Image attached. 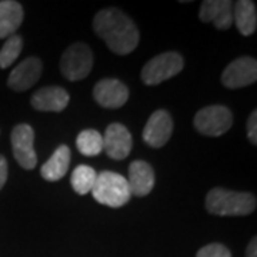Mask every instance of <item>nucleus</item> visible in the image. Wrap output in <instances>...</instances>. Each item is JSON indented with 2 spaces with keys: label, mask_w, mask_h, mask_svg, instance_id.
<instances>
[{
  "label": "nucleus",
  "mask_w": 257,
  "mask_h": 257,
  "mask_svg": "<svg viewBox=\"0 0 257 257\" xmlns=\"http://www.w3.org/2000/svg\"><path fill=\"white\" fill-rule=\"evenodd\" d=\"M70 165V149L62 145L56 149L53 155L40 169V175L47 182H57L63 179Z\"/></svg>",
  "instance_id": "f3484780"
},
{
  "label": "nucleus",
  "mask_w": 257,
  "mask_h": 257,
  "mask_svg": "<svg viewBox=\"0 0 257 257\" xmlns=\"http://www.w3.org/2000/svg\"><path fill=\"white\" fill-rule=\"evenodd\" d=\"M23 6L16 0L0 2V39L16 35V30L23 23Z\"/></svg>",
  "instance_id": "dca6fc26"
},
{
  "label": "nucleus",
  "mask_w": 257,
  "mask_h": 257,
  "mask_svg": "<svg viewBox=\"0 0 257 257\" xmlns=\"http://www.w3.org/2000/svg\"><path fill=\"white\" fill-rule=\"evenodd\" d=\"M173 133V119L167 110H156L147 120L143 128V140L150 147L160 149L170 140Z\"/></svg>",
  "instance_id": "1a4fd4ad"
},
{
  "label": "nucleus",
  "mask_w": 257,
  "mask_h": 257,
  "mask_svg": "<svg viewBox=\"0 0 257 257\" xmlns=\"http://www.w3.org/2000/svg\"><path fill=\"white\" fill-rule=\"evenodd\" d=\"M206 210L214 216H247L256 210V196L214 187L206 196Z\"/></svg>",
  "instance_id": "f03ea898"
},
{
  "label": "nucleus",
  "mask_w": 257,
  "mask_h": 257,
  "mask_svg": "<svg viewBox=\"0 0 257 257\" xmlns=\"http://www.w3.org/2000/svg\"><path fill=\"white\" fill-rule=\"evenodd\" d=\"M247 138L253 146L257 145V111L254 110L247 120Z\"/></svg>",
  "instance_id": "5701e85b"
},
{
  "label": "nucleus",
  "mask_w": 257,
  "mask_h": 257,
  "mask_svg": "<svg viewBox=\"0 0 257 257\" xmlns=\"http://www.w3.org/2000/svg\"><path fill=\"white\" fill-rule=\"evenodd\" d=\"M257 80V62L254 57L243 56L233 60L221 73V83L227 89L246 87Z\"/></svg>",
  "instance_id": "6e6552de"
},
{
  "label": "nucleus",
  "mask_w": 257,
  "mask_h": 257,
  "mask_svg": "<svg viewBox=\"0 0 257 257\" xmlns=\"http://www.w3.org/2000/svg\"><path fill=\"white\" fill-rule=\"evenodd\" d=\"M96 177H97V173L94 169L87 165H80L73 170L70 183L77 194H87L89 192H92Z\"/></svg>",
  "instance_id": "aec40b11"
},
{
  "label": "nucleus",
  "mask_w": 257,
  "mask_h": 257,
  "mask_svg": "<svg viewBox=\"0 0 257 257\" xmlns=\"http://www.w3.org/2000/svg\"><path fill=\"white\" fill-rule=\"evenodd\" d=\"M183 67L184 60L182 55L177 52H165L145 64L142 70V80L147 86H156L175 77L183 70Z\"/></svg>",
  "instance_id": "20e7f679"
},
{
  "label": "nucleus",
  "mask_w": 257,
  "mask_h": 257,
  "mask_svg": "<svg viewBox=\"0 0 257 257\" xmlns=\"http://www.w3.org/2000/svg\"><path fill=\"white\" fill-rule=\"evenodd\" d=\"M23 49V39L19 35L8 37L6 43L0 49V69H8L16 62Z\"/></svg>",
  "instance_id": "412c9836"
},
{
  "label": "nucleus",
  "mask_w": 257,
  "mask_h": 257,
  "mask_svg": "<svg viewBox=\"0 0 257 257\" xmlns=\"http://www.w3.org/2000/svg\"><path fill=\"white\" fill-rule=\"evenodd\" d=\"M233 22L243 36H251L257 28V12L254 2L239 0L233 5Z\"/></svg>",
  "instance_id": "a211bd4d"
},
{
  "label": "nucleus",
  "mask_w": 257,
  "mask_h": 257,
  "mask_svg": "<svg viewBox=\"0 0 257 257\" xmlns=\"http://www.w3.org/2000/svg\"><path fill=\"white\" fill-rule=\"evenodd\" d=\"M155 172L152 166L143 162V160H136L128 166V179L127 183L130 187V193L138 196V197H145L155 187Z\"/></svg>",
  "instance_id": "2eb2a0df"
},
{
  "label": "nucleus",
  "mask_w": 257,
  "mask_h": 257,
  "mask_svg": "<svg viewBox=\"0 0 257 257\" xmlns=\"http://www.w3.org/2000/svg\"><path fill=\"white\" fill-rule=\"evenodd\" d=\"M43 72V63L39 57H28L19 63L8 79V86L15 92H26L35 86Z\"/></svg>",
  "instance_id": "f8f14e48"
},
{
  "label": "nucleus",
  "mask_w": 257,
  "mask_h": 257,
  "mask_svg": "<svg viewBox=\"0 0 257 257\" xmlns=\"http://www.w3.org/2000/svg\"><path fill=\"white\" fill-rule=\"evenodd\" d=\"M13 156L20 167L32 170L37 166V155L35 150V130L28 123L18 124L10 135Z\"/></svg>",
  "instance_id": "0eeeda50"
},
{
  "label": "nucleus",
  "mask_w": 257,
  "mask_h": 257,
  "mask_svg": "<svg viewBox=\"0 0 257 257\" xmlns=\"http://www.w3.org/2000/svg\"><path fill=\"white\" fill-rule=\"evenodd\" d=\"M92 194L97 203L114 209L127 204L132 197L127 179L109 170H104L97 175Z\"/></svg>",
  "instance_id": "7ed1b4c3"
},
{
  "label": "nucleus",
  "mask_w": 257,
  "mask_h": 257,
  "mask_svg": "<svg viewBox=\"0 0 257 257\" xmlns=\"http://www.w3.org/2000/svg\"><path fill=\"white\" fill-rule=\"evenodd\" d=\"M93 30L114 55H130L139 45L140 35L135 22L120 9L100 10L93 19Z\"/></svg>",
  "instance_id": "f257e3e1"
},
{
  "label": "nucleus",
  "mask_w": 257,
  "mask_h": 257,
  "mask_svg": "<svg viewBox=\"0 0 257 257\" xmlns=\"http://www.w3.org/2000/svg\"><path fill=\"white\" fill-rule=\"evenodd\" d=\"M93 69V53L86 43H73L60 59V72L64 79L79 82L86 79Z\"/></svg>",
  "instance_id": "39448f33"
},
{
  "label": "nucleus",
  "mask_w": 257,
  "mask_h": 257,
  "mask_svg": "<svg viewBox=\"0 0 257 257\" xmlns=\"http://www.w3.org/2000/svg\"><path fill=\"white\" fill-rule=\"evenodd\" d=\"M70 101L69 93L60 86H46L32 96V106L39 111H63Z\"/></svg>",
  "instance_id": "4468645a"
},
{
  "label": "nucleus",
  "mask_w": 257,
  "mask_h": 257,
  "mask_svg": "<svg viewBox=\"0 0 257 257\" xmlns=\"http://www.w3.org/2000/svg\"><path fill=\"white\" fill-rule=\"evenodd\" d=\"M246 257H257V239L253 237L248 243L247 250H246Z\"/></svg>",
  "instance_id": "393cba45"
},
{
  "label": "nucleus",
  "mask_w": 257,
  "mask_h": 257,
  "mask_svg": "<svg viewBox=\"0 0 257 257\" xmlns=\"http://www.w3.org/2000/svg\"><path fill=\"white\" fill-rule=\"evenodd\" d=\"M233 5L230 0H204L199 18L204 23H213L219 30H227L233 25Z\"/></svg>",
  "instance_id": "ddd939ff"
},
{
  "label": "nucleus",
  "mask_w": 257,
  "mask_h": 257,
  "mask_svg": "<svg viewBox=\"0 0 257 257\" xmlns=\"http://www.w3.org/2000/svg\"><path fill=\"white\" fill-rule=\"evenodd\" d=\"M93 97L106 109H120L128 100L127 86L117 79H103L96 83Z\"/></svg>",
  "instance_id": "9b49d317"
},
{
  "label": "nucleus",
  "mask_w": 257,
  "mask_h": 257,
  "mask_svg": "<svg viewBox=\"0 0 257 257\" xmlns=\"http://www.w3.org/2000/svg\"><path fill=\"white\" fill-rule=\"evenodd\" d=\"M8 176H9V166L6 157L0 155V190L3 189V186L8 182Z\"/></svg>",
  "instance_id": "b1692460"
},
{
  "label": "nucleus",
  "mask_w": 257,
  "mask_h": 257,
  "mask_svg": "<svg viewBox=\"0 0 257 257\" xmlns=\"http://www.w3.org/2000/svg\"><path fill=\"white\" fill-rule=\"evenodd\" d=\"M76 147L83 156H97L103 152V136L94 128H86L76 139Z\"/></svg>",
  "instance_id": "6ab92c4d"
},
{
  "label": "nucleus",
  "mask_w": 257,
  "mask_h": 257,
  "mask_svg": "<svg viewBox=\"0 0 257 257\" xmlns=\"http://www.w3.org/2000/svg\"><path fill=\"white\" fill-rule=\"evenodd\" d=\"M133 138L126 126L121 123H111L103 136V150L113 160H123L130 155Z\"/></svg>",
  "instance_id": "9d476101"
},
{
  "label": "nucleus",
  "mask_w": 257,
  "mask_h": 257,
  "mask_svg": "<svg viewBox=\"0 0 257 257\" xmlns=\"http://www.w3.org/2000/svg\"><path fill=\"white\" fill-rule=\"evenodd\" d=\"M196 257H231V253L229 248L220 243H210L200 248Z\"/></svg>",
  "instance_id": "4be33fe9"
},
{
  "label": "nucleus",
  "mask_w": 257,
  "mask_h": 257,
  "mask_svg": "<svg viewBox=\"0 0 257 257\" xmlns=\"http://www.w3.org/2000/svg\"><path fill=\"white\" fill-rule=\"evenodd\" d=\"M193 124L196 130L209 138H219L223 136L233 124V114L229 107L213 104L203 107L196 113Z\"/></svg>",
  "instance_id": "423d86ee"
}]
</instances>
